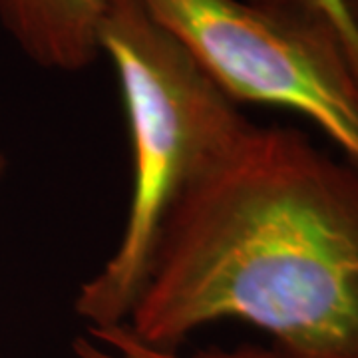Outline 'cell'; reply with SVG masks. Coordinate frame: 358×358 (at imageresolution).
Returning <instances> with one entry per match:
<instances>
[{"label":"cell","mask_w":358,"mask_h":358,"mask_svg":"<svg viewBox=\"0 0 358 358\" xmlns=\"http://www.w3.org/2000/svg\"><path fill=\"white\" fill-rule=\"evenodd\" d=\"M6 169H8V157L0 150V183H2V179L6 176Z\"/></svg>","instance_id":"ba28073f"},{"label":"cell","mask_w":358,"mask_h":358,"mask_svg":"<svg viewBox=\"0 0 358 358\" xmlns=\"http://www.w3.org/2000/svg\"><path fill=\"white\" fill-rule=\"evenodd\" d=\"M345 4L350 18H352V22L358 26V0H345Z\"/></svg>","instance_id":"52a82bcc"},{"label":"cell","mask_w":358,"mask_h":358,"mask_svg":"<svg viewBox=\"0 0 358 358\" xmlns=\"http://www.w3.org/2000/svg\"><path fill=\"white\" fill-rule=\"evenodd\" d=\"M74 355L76 358H281L271 346L261 345H239L233 348L209 346L197 352L162 348L138 338L128 324L86 329V334L74 341Z\"/></svg>","instance_id":"5b68a950"},{"label":"cell","mask_w":358,"mask_h":358,"mask_svg":"<svg viewBox=\"0 0 358 358\" xmlns=\"http://www.w3.org/2000/svg\"><path fill=\"white\" fill-rule=\"evenodd\" d=\"M221 320L281 358H358V166L249 124L167 217L128 329L162 348Z\"/></svg>","instance_id":"6da1fadb"},{"label":"cell","mask_w":358,"mask_h":358,"mask_svg":"<svg viewBox=\"0 0 358 358\" xmlns=\"http://www.w3.org/2000/svg\"><path fill=\"white\" fill-rule=\"evenodd\" d=\"M100 52L117 74L131 143V195L120 243L82 282L86 329L126 324L167 217L251 120L141 0H102Z\"/></svg>","instance_id":"7a4b0ae2"},{"label":"cell","mask_w":358,"mask_h":358,"mask_svg":"<svg viewBox=\"0 0 358 358\" xmlns=\"http://www.w3.org/2000/svg\"><path fill=\"white\" fill-rule=\"evenodd\" d=\"M235 103L310 120L358 166V80L324 28L249 0H141Z\"/></svg>","instance_id":"3957f363"},{"label":"cell","mask_w":358,"mask_h":358,"mask_svg":"<svg viewBox=\"0 0 358 358\" xmlns=\"http://www.w3.org/2000/svg\"><path fill=\"white\" fill-rule=\"evenodd\" d=\"M253 4L294 16L329 30L341 42L358 80V26L346 10L345 0H249Z\"/></svg>","instance_id":"8992f818"},{"label":"cell","mask_w":358,"mask_h":358,"mask_svg":"<svg viewBox=\"0 0 358 358\" xmlns=\"http://www.w3.org/2000/svg\"><path fill=\"white\" fill-rule=\"evenodd\" d=\"M102 0H0V24L30 62L82 72L98 60Z\"/></svg>","instance_id":"277c9868"}]
</instances>
